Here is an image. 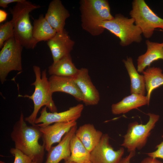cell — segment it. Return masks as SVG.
Here are the masks:
<instances>
[{"mask_svg":"<svg viewBox=\"0 0 163 163\" xmlns=\"http://www.w3.org/2000/svg\"><path fill=\"white\" fill-rule=\"evenodd\" d=\"M25 121L21 112L19 120L13 126L11 138L15 148L30 157L33 161L42 163L45 150L43 144L39 143L42 136L40 127L36 124L28 126Z\"/></svg>","mask_w":163,"mask_h":163,"instance_id":"cell-1","label":"cell"},{"mask_svg":"<svg viewBox=\"0 0 163 163\" xmlns=\"http://www.w3.org/2000/svg\"><path fill=\"white\" fill-rule=\"evenodd\" d=\"M40 7L39 5L24 0L16 3L10 11L12 15L11 20L14 25V36L23 47L27 49H34L38 43L33 36V26L29 14Z\"/></svg>","mask_w":163,"mask_h":163,"instance_id":"cell-2","label":"cell"},{"mask_svg":"<svg viewBox=\"0 0 163 163\" xmlns=\"http://www.w3.org/2000/svg\"><path fill=\"white\" fill-rule=\"evenodd\" d=\"M35 76V81L31 84L35 87L33 93L31 95L19 94L18 97H27L31 100L34 104V110L28 117L24 118L26 121L31 125H34L35 121L39 110L43 106H46L52 113L57 112V109L52 98V93L50 89L49 79L47 77L46 70L41 73L40 69L36 66H33Z\"/></svg>","mask_w":163,"mask_h":163,"instance_id":"cell-3","label":"cell"},{"mask_svg":"<svg viewBox=\"0 0 163 163\" xmlns=\"http://www.w3.org/2000/svg\"><path fill=\"white\" fill-rule=\"evenodd\" d=\"M82 26L93 36L101 33L97 27L101 22L110 20L114 17L110 12L108 2L105 0H83L80 1Z\"/></svg>","mask_w":163,"mask_h":163,"instance_id":"cell-4","label":"cell"},{"mask_svg":"<svg viewBox=\"0 0 163 163\" xmlns=\"http://www.w3.org/2000/svg\"><path fill=\"white\" fill-rule=\"evenodd\" d=\"M134 23L133 18L118 14L112 20L100 22L97 27L101 33L105 29L110 31L120 39L121 45L126 46L133 42L140 43L142 40V30Z\"/></svg>","mask_w":163,"mask_h":163,"instance_id":"cell-5","label":"cell"},{"mask_svg":"<svg viewBox=\"0 0 163 163\" xmlns=\"http://www.w3.org/2000/svg\"><path fill=\"white\" fill-rule=\"evenodd\" d=\"M149 120L145 124H139L136 121L129 123L126 133L121 145L129 152L140 150L146 145L152 130L159 119L158 115L149 113Z\"/></svg>","mask_w":163,"mask_h":163,"instance_id":"cell-6","label":"cell"},{"mask_svg":"<svg viewBox=\"0 0 163 163\" xmlns=\"http://www.w3.org/2000/svg\"><path fill=\"white\" fill-rule=\"evenodd\" d=\"M129 14L146 38L152 36L155 29H163V19L157 15L144 0H134Z\"/></svg>","mask_w":163,"mask_h":163,"instance_id":"cell-7","label":"cell"},{"mask_svg":"<svg viewBox=\"0 0 163 163\" xmlns=\"http://www.w3.org/2000/svg\"><path fill=\"white\" fill-rule=\"evenodd\" d=\"M23 46L14 37L4 43L0 52V80L4 83L12 71L22 70L21 53Z\"/></svg>","mask_w":163,"mask_h":163,"instance_id":"cell-8","label":"cell"},{"mask_svg":"<svg viewBox=\"0 0 163 163\" xmlns=\"http://www.w3.org/2000/svg\"><path fill=\"white\" fill-rule=\"evenodd\" d=\"M110 137L103 134L100 142L90 152V161L92 163H119L124 150L121 147L115 150L109 142Z\"/></svg>","mask_w":163,"mask_h":163,"instance_id":"cell-9","label":"cell"},{"mask_svg":"<svg viewBox=\"0 0 163 163\" xmlns=\"http://www.w3.org/2000/svg\"><path fill=\"white\" fill-rule=\"evenodd\" d=\"M82 104H79L61 112H48L47 107L43 108L39 117L37 118L35 124L40 127H44L56 123L76 121L81 117L84 109Z\"/></svg>","mask_w":163,"mask_h":163,"instance_id":"cell-10","label":"cell"},{"mask_svg":"<svg viewBox=\"0 0 163 163\" xmlns=\"http://www.w3.org/2000/svg\"><path fill=\"white\" fill-rule=\"evenodd\" d=\"M83 96V102L86 105H95L100 101L99 92L93 84L88 69L82 68L73 78Z\"/></svg>","mask_w":163,"mask_h":163,"instance_id":"cell-11","label":"cell"},{"mask_svg":"<svg viewBox=\"0 0 163 163\" xmlns=\"http://www.w3.org/2000/svg\"><path fill=\"white\" fill-rule=\"evenodd\" d=\"M77 124L76 121H72L56 123L44 127H39L45 150L48 152L53 144L60 142L62 136Z\"/></svg>","mask_w":163,"mask_h":163,"instance_id":"cell-12","label":"cell"},{"mask_svg":"<svg viewBox=\"0 0 163 163\" xmlns=\"http://www.w3.org/2000/svg\"><path fill=\"white\" fill-rule=\"evenodd\" d=\"M74 44V41L71 39L65 29L61 32H57L47 43L51 52L53 63L70 54Z\"/></svg>","mask_w":163,"mask_h":163,"instance_id":"cell-13","label":"cell"},{"mask_svg":"<svg viewBox=\"0 0 163 163\" xmlns=\"http://www.w3.org/2000/svg\"><path fill=\"white\" fill-rule=\"evenodd\" d=\"M70 15L60 0H53L50 3L44 17L56 32H59L65 29V21Z\"/></svg>","mask_w":163,"mask_h":163,"instance_id":"cell-14","label":"cell"},{"mask_svg":"<svg viewBox=\"0 0 163 163\" xmlns=\"http://www.w3.org/2000/svg\"><path fill=\"white\" fill-rule=\"evenodd\" d=\"M77 129V125L73 126L58 145L51 147L47 152L45 163H59L62 160H68L71 155L70 140Z\"/></svg>","mask_w":163,"mask_h":163,"instance_id":"cell-15","label":"cell"},{"mask_svg":"<svg viewBox=\"0 0 163 163\" xmlns=\"http://www.w3.org/2000/svg\"><path fill=\"white\" fill-rule=\"evenodd\" d=\"M49 80L52 93L65 92L72 95L79 101H83L82 94L73 78L51 75Z\"/></svg>","mask_w":163,"mask_h":163,"instance_id":"cell-16","label":"cell"},{"mask_svg":"<svg viewBox=\"0 0 163 163\" xmlns=\"http://www.w3.org/2000/svg\"><path fill=\"white\" fill-rule=\"evenodd\" d=\"M147 50L143 54L139 56L137 59V71L141 73L147 66L159 59L163 60V42L161 43L146 41Z\"/></svg>","mask_w":163,"mask_h":163,"instance_id":"cell-17","label":"cell"},{"mask_svg":"<svg viewBox=\"0 0 163 163\" xmlns=\"http://www.w3.org/2000/svg\"><path fill=\"white\" fill-rule=\"evenodd\" d=\"M102 132L96 129L94 125L88 123L80 126L75 133L86 149L91 152L100 142Z\"/></svg>","mask_w":163,"mask_h":163,"instance_id":"cell-18","label":"cell"},{"mask_svg":"<svg viewBox=\"0 0 163 163\" xmlns=\"http://www.w3.org/2000/svg\"><path fill=\"white\" fill-rule=\"evenodd\" d=\"M149 104L146 96L131 94L119 102L113 104L111 107V112L114 115L124 114L133 109Z\"/></svg>","mask_w":163,"mask_h":163,"instance_id":"cell-19","label":"cell"},{"mask_svg":"<svg viewBox=\"0 0 163 163\" xmlns=\"http://www.w3.org/2000/svg\"><path fill=\"white\" fill-rule=\"evenodd\" d=\"M79 69L73 63L70 54L53 63L49 67L48 73L51 75L73 78Z\"/></svg>","mask_w":163,"mask_h":163,"instance_id":"cell-20","label":"cell"},{"mask_svg":"<svg viewBox=\"0 0 163 163\" xmlns=\"http://www.w3.org/2000/svg\"><path fill=\"white\" fill-rule=\"evenodd\" d=\"M123 62L130 80L131 94L145 96L146 89L143 75L138 73L134 66L131 57H127L126 60H123Z\"/></svg>","mask_w":163,"mask_h":163,"instance_id":"cell-21","label":"cell"},{"mask_svg":"<svg viewBox=\"0 0 163 163\" xmlns=\"http://www.w3.org/2000/svg\"><path fill=\"white\" fill-rule=\"evenodd\" d=\"M144 77L147 97L149 103L151 95L153 90L163 85V73L159 68L149 67L142 72Z\"/></svg>","mask_w":163,"mask_h":163,"instance_id":"cell-22","label":"cell"},{"mask_svg":"<svg viewBox=\"0 0 163 163\" xmlns=\"http://www.w3.org/2000/svg\"><path fill=\"white\" fill-rule=\"evenodd\" d=\"M56 33L43 15H40L38 19L34 20L33 36L38 42L42 41H48L53 38Z\"/></svg>","mask_w":163,"mask_h":163,"instance_id":"cell-23","label":"cell"},{"mask_svg":"<svg viewBox=\"0 0 163 163\" xmlns=\"http://www.w3.org/2000/svg\"><path fill=\"white\" fill-rule=\"evenodd\" d=\"M71 155L66 161L76 163H86L90 161V152L74 134L70 142Z\"/></svg>","mask_w":163,"mask_h":163,"instance_id":"cell-24","label":"cell"},{"mask_svg":"<svg viewBox=\"0 0 163 163\" xmlns=\"http://www.w3.org/2000/svg\"><path fill=\"white\" fill-rule=\"evenodd\" d=\"M14 37V25L11 20L0 26V48H2L5 42Z\"/></svg>","mask_w":163,"mask_h":163,"instance_id":"cell-25","label":"cell"},{"mask_svg":"<svg viewBox=\"0 0 163 163\" xmlns=\"http://www.w3.org/2000/svg\"><path fill=\"white\" fill-rule=\"evenodd\" d=\"M10 152L14 156L13 163H32L33 161L30 157L15 147L11 148Z\"/></svg>","mask_w":163,"mask_h":163,"instance_id":"cell-26","label":"cell"},{"mask_svg":"<svg viewBox=\"0 0 163 163\" xmlns=\"http://www.w3.org/2000/svg\"><path fill=\"white\" fill-rule=\"evenodd\" d=\"M163 138V135L162 136ZM156 149L152 152L147 153L149 156L156 158H161L163 160V141L155 147Z\"/></svg>","mask_w":163,"mask_h":163,"instance_id":"cell-27","label":"cell"},{"mask_svg":"<svg viewBox=\"0 0 163 163\" xmlns=\"http://www.w3.org/2000/svg\"><path fill=\"white\" fill-rule=\"evenodd\" d=\"M24 0H0V6L4 8L8 7V5L13 3H18L22 2Z\"/></svg>","mask_w":163,"mask_h":163,"instance_id":"cell-28","label":"cell"},{"mask_svg":"<svg viewBox=\"0 0 163 163\" xmlns=\"http://www.w3.org/2000/svg\"><path fill=\"white\" fill-rule=\"evenodd\" d=\"M135 151L129 152L128 155L121 159L119 163H130V160L135 155Z\"/></svg>","mask_w":163,"mask_h":163,"instance_id":"cell-29","label":"cell"},{"mask_svg":"<svg viewBox=\"0 0 163 163\" xmlns=\"http://www.w3.org/2000/svg\"><path fill=\"white\" fill-rule=\"evenodd\" d=\"M140 163H163L157 158L149 156L143 159Z\"/></svg>","mask_w":163,"mask_h":163,"instance_id":"cell-30","label":"cell"},{"mask_svg":"<svg viewBox=\"0 0 163 163\" xmlns=\"http://www.w3.org/2000/svg\"><path fill=\"white\" fill-rule=\"evenodd\" d=\"M7 13L4 10H0V22L1 23L6 20Z\"/></svg>","mask_w":163,"mask_h":163,"instance_id":"cell-31","label":"cell"},{"mask_svg":"<svg viewBox=\"0 0 163 163\" xmlns=\"http://www.w3.org/2000/svg\"><path fill=\"white\" fill-rule=\"evenodd\" d=\"M64 161L65 162L64 163H76L72 162H68L67 161Z\"/></svg>","mask_w":163,"mask_h":163,"instance_id":"cell-32","label":"cell"},{"mask_svg":"<svg viewBox=\"0 0 163 163\" xmlns=\"http://www.w3.org/2000/svg\"><path fill=\"white\" fill-rule=\"evenodd\" d=\"M0 163H6L4 161H0Z\"/></svg>","mask_w":163,"mask_h":163,"instance_id":"cell-33","label":"cell"},{"mask_svg":"<svg viewBox=\"0 0 163 163\" xmlns=\"http://www.w3.org/2000/svg\"><path fill=\"white\" fill-rule=\"evenodd\" d=\"M86 163H92L90 161Z\"/></svg>","mask_w":163,"mask_h":163,"instance_id":"cell-34","label":"cell"},{"mask_svg":"<svg viewBox=\"0 0 163 163\" xmlns=\"http://www.w3.org/2000/svg\"><path fill=\"white\" fill-rule=\"evenodd\" d=\"M32 163H36V162H34L32 161Z\"/></svg>","mask_w":163,"mask_h":163,"instance_id":"cell-35","label":"cell"}]
</instances>
